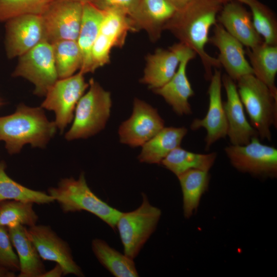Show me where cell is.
I'll return each mask as SVG.
<instances>
[{
	"mask_svg": "<svg viewBox=\"0 0 277 277\" xmlns=\"http://www.w3.org/2000/svg\"><path fill=\"white\" fill-rule=\"evenodd\" d=\"M222 4L216 0H190L183 9L176 11L165 24L179 41L197 55L204 66L205 78L210 80L212 68H219L217 58L205 50L209 42L210 28L217 23V16Z\"/></svg>",
	"mask_w": 277,
	"mask_h": 277,
	"instance_id": "obj_1",
	"label": "cell"
},
{
	"mask_svg": "<svg viewBox=\"0 0 277 277\" xmlns=\"http://www.w3.org/2000/svg\"><path fill=\"white\" fill-rule=\"evenodd\" d=\"M57 128L41 107H30L21 104L13 113L0 117V141L5 142L10 154H15L26 144L44 147Z\"/></svg>",
	"mask_w": 277,
	"mask_h": 277,
	"instance_id": "obj_2",
	"label": "cell"
},
{
	"mask_svg": "<svg viewBox=\"0 0 277 277\" xmlns=\"http://www.w3.org/2000/svg\"><path fill=\"white\" fill-rule=\"evenodd\" d=\"M48 193L56 201L64 213L88 211L100 218L114 230L122 212L109 206L89 187L84 172L78 178L62 179Z\"/></svg>",
	"mask_w": 277,
	"mask_h": 277,
	"instance_id": "obj_3",
	"label": "cell"
},
{
	"mask_svg": "<svg viewBox=\"0 0 277 277\" xmlns=\"http://www.w3.org/2000/svg\"><path fill=\"white\" fill-rule=\"evenodd\" d=\"M237 89L250 124L262 140L271 141L272 126H276L277 96L253 74L242 76Z\"/></svg>",
	"mask_w": 277,
	"mask_h": 277,
	"instance_id": "obj_4",
	"label": "cell"
},
{
	"mask_svg": "<svg viewBox=\"0 0 277 277\" xmlns=\"http://www.w3.org/2000/svg\"><path fill=\"white\" fill-rule=\"evenodd\" d=\"M88 90L78 101L73 123L65 134L68 141L86 138L103 130L111 112V94L93 78L89 82Z\"/></svg>",
	"mask_w": 277,
	"mask_h": 277,
	"instance_id": "obj_5",
	"label": "cell"
},
{
	"mask_svg": "<svg viewBox=\"0 0 277 277\" xmlns=\"http://www.w3.org/2000/svg\"><path fill=\"white\" fill-rule=\"evenodd\" d=\"M142 197L140 206L133 211L122 212L116 225L124 254L133 260L155 231L162 214L146 194L142 193Z\"/></svg>",
	"mask_w": 277,
	"mask_h": 277,
	"instance_id": "obj_6",
	"label": "cell"
},
{
	"mask_svg": "<svg viewBox=\"0 0 277 277\" xmlns=\"http://www.w3.org/2000/svg\"><path fill=\"white\" fill-rule=\"evenodd\" d=\"M12 76L27 80L34 86L35 95L45 96L58 80L52 44L42 41L19 56Z\"/></svg>",
	"mask_w": 277,
	"mask_h": 277,
	"instance_id": "obj_7",
	"label": "cell"
},
{
	"mask_svg": "<svg viewBox=\"0 0 277 277\" xmlns=\"http://www.w3.org/2000/svg\"><path fill=\"white\" fill-rule=\"evenodd\" d=\"M224 151L238 170L252 175L275 177L277 175V149L262 144L258 137L245 145H230Z\"/></svg>",
	"mask_w": 277,
	"mask_h": 277,
	"instance_id": "obj_8",
	"label": "cell"
},
{
	"mask_svg": "<svg viewBox=\"0 0 277 277\" xmlns=\"http://www.w3.org/2000/svg\"><path fill=\"white\" fill-rule=\"evenodd\" d=\"M84 75L78 72L58 79L48 90L41 104L42 108L54 112V123L61 132L73 120L76 105L89 87Z\"/></svg>",
	"mask_w": 277,
	"mask_h": 277,
	"instance_id": "obj_9",
	"label": "cell"
},
{
	"mask_svg": "<svg viewBox=\"0 0 277 277\" xmlns=\"http://www.w3.org/2000/svg\"><path fill=\"white\" fill-rule=\"evenodd\" d=\"M83 4L69 0H54L41 14L44 40L53 44L77 39Z\"/></svg>",
	"mask_w": 277,
	"mask_h": 277,
	"instance_id": "obj_10",
	"label": "cell"
},
{
	"mask_svg": "<svg viewBox=\"0 0 277 277\" xmlns=\"http://www.w3.org/2000/svg\"><path fill=\"white\" fill-rule=\"evenodd\" d=\"M164 127V121L156 109L135 98L131 115L118 128L120 141L131 147L142 146Z\"/></svg>",
	"mask_w": 277,
	"mask_h": 277,
	"instance_id": "obj_11",
	"label": "cell"
},
{
	"mask_svg": "<svg viewBox=\"0 0 277 277\" xmlns=\"http://www.w3.org/2000/svg\"><path fill=\"white\" fill-rule=\"evenodd\" d=\"M27 231L42 260L58 264L63 269L64 275L85 276L74 260L68 243L61 238L50 226L36 224L27 228Z\"/></svg>",
	"mask_w": 277,
	"mask_h": 277,
	"instance_id": "obj_12",
	"label": "cell"
},
{
	"mask_svg": "<svg viewBox=\"0 0 277 277\" xmlns=\"http://www.w3.org/2000/svg\"><path fill=\"white\" fill-rule=\"evenodd\" d=\"M5 27V48L10 59L21 56L44 41L41 15L16 16L6 21Z\"/></svg>",
	"mask_w": 277,
	"mask_h": 277,
	"instance_id": "obj_13",
	"label": "cell"
},
{
	"mask_svg": "<svg viewBox=\"0 0 277 277\" xmlns=\"http://www.w3.org/2000/svg\"><path fill=\"white\" fill-rule=\"evenodd\" d=\"M222 76L221 71L215 69L208 89L209 105L207 112L203 118L194 119L190 125L192 130L201 128L206 130V150L209 149L216 141L227 135V122L222 99Z\"/></svg>",
	"mask_w": 277,
	"mask_h": 277,
	"instance_id": "obj_14",
	"label": "cell"
},
{
	"mask_svg": "<svg viewBox=\"0 0 277 277\" xmlns=\"http://www.w3.org/2000/svg\"><path fill=\"white\" fill-rule=\"evenodd\" d=\"M192 50L179 42L168 49L159 48L146 57L144 75L140 82L154 90L159 88L175 74L182 58Z\"/></svg>",
	"mask_w": 277,
	"mask_h": 277,
	"instance_id": "obj_15",
	"label": "cell"
},
{
	"mask_svg": "<svg viewBox=\"0 0 277 277\" xmlns=\"http://www.w3.org/2000/svg\"><path fill=\"white\" fill-rule=\"evenodd\" d=\"M227 100L223 106L227 122V135L232 145H245L254 137H259L255 129L247 121L243 105L235 81L228 75L222 76Z\"/></svg>",
	"mask_w": 277,
	"mask_h": 277,
	"instance_id": "obj_16",
	"label": "cell"
},
{
	"mask_svg": "<svg viewBox=\"0 0 277 277\" xmlns=\"http://www.w3.org/2000/svg\"><path fill=\"white\" fill-rule=\"evenodd\" d=\"M213 34L208 43L219 51L217 60L227 74L235 82L242 76L253 74L250 63L247 60L243 45L228 33L219 23L214 26Z\"/></svg>",
	"mask_w": 277,
	"mask_h": 277,
	"instance_id": "obj_17",
	"label": "cell"
},
{
	"mask_svg": "<svg viewBox=\"0 0 277 277\" xmlns=\"http://www.w3.org/2000/svg\"><path fill=\"white\" fill-rule=\"evenodd\" d=\"M217 22L247 48H252L264 42L254 27L251 13L237 1L224 4Z\"/></svg>",
	"mask_w": 277,
	"mask_h": 277,
	"instance_id": "obj_18",
	"label": "cell"
},
{
	"mask_svg": "<svg viewBox=\"0 0 277 277\" xmlns=\"http://www.w3.org/2000/svg\"><path fill=\"white\" fill-rule=\"evenodd\" d=\"M196 55L191 51L181 60L177 70L171 79L162 87L153 90L161 96L179 115H189L192 110L189 100L194 91L188 78L186 69L188 63Z\"/></svg>",
	"mask_w": 277,
	"mask_h": 277,
	"instance_id": "obj_19",
	"label": "cell"
},
{
	"mask_svg": "<svg viewBox=\"0 0 277 277\" xmlns=\"http://www.w3.org/2000/svg\"><path fill=\"white\" fill-rule=\"evenodd\" d=\"M104 15V11L91 3L83 4L82 18L76 42L82 57V64L79 72L84 74L93 73L91 52Z\"/></svg>",
	"mask_w": 277,
	"mask_h": 277,
	"instance_id": "obj_20",
	"label": "cell"
},
{
	"mask_svg": "<svg viewBox=\"0 0 277 277\" xmlns=\"http://www.w3.org/2000/svg\"><path fill=\"white\" fill-rule=\"evenodd\" d=\"M8 230L19 260L20 269L18 276L40 277L46 271L45 267L27 234L26 227L19 225Z\"/></svg>",
	"mask_w": 277,
	"mask_h": 277,
	"instance_id": "obj_21",
	"label": "cell"
},
{
	"mask_svg": "<svg viewBox=\"0 0 277 277\" xmlns=\"http://www.w3.org/2000/svg\"><path fill=\"white\" fill-rule=\"evenodd\" d=\"M176 10L166 0H141L136 19L138 30L144 29L153 41L159 39L164 27Z\"/></svg>",
	"mask_w": 277,
	"mask_h": 277,
	"instance_id": "obj_22",
	"label": "cell"
},
{
	"mask_svg": "<svg viewBox=\"0 0 277 277\" xmlns=\"http://www.w3.org/2000/svg\"><path fill=\"white\" fill-rule=\"evenodd\" d=\"M187 132L184 127H164L141 146L138 161L147 164H161L171 151L180 146Z\"/></svg>",
	"mask_w": 277,
	"mask_h": 277,
	"instance_id": "obj_23",
	"label": "cell"
},
{
	"mask_svg": "<svg viewBox=\"0 0 277 277\" xmlns=\"http://www.w3.org/2000/svg\"><path fill=\"white\" fill-rule=\"evenodd\" d=\"M253 75L266 84L274 95L277 96L275 80L277 73V45L264 42L252 48H247Z\"/></svg>",
	"mask_w": 277,
	"mask_h": 277,
	"instance_id": "obj_24",
	"label": "cell"
},
{
	"mask_svg": "<svg viewBox=\"0 0 277 277\" xmlns=\"http://www.w3.org/2000/svg\"><path fill=\"white\" fill-rule=\"evenodd\" d=\"M136 31L133 22L126 14L116 10L105 11L96 41L111 50L121 48L128 33Z\"/></svg>",
	"mask_w": 277,
	"mask_h": 277,
	"instance_id": "obj_25",
	"label": "cell"
},
{
	"mask_svg": "<svg viewBox=\"0 0 277 277\" xmlns=\"http://www.w3.org/2000/svg\"><path fill=\"white\" fill-rule=\"evenodd\" d=\"M92 250L101 264L115 277H137L134 260L110 246L103 240L92 241Z\"/></svg>",
	"mask_w": 277,
	"mask_h": 277,
	"instance_id": "obj_26",
	"label": "cell"
},
{
	"mask_svg": "<svg viewBox=\"0 0 277 277\" xmlns=\"http://www.w3.org/2000/svg\"><path fill=\"white\" fill-rule=\"evenodd\" d=\"M217 154H201L183 149L180 146L171 151L161 162L166 168L176 176L191 169L208 171L213 165Z\"/></svg>",
	"mask_w": 277,
	"mask_h": 277,
	"instance_id": "obj_27",
	"label": "cell"
},
{
	"mask_svg": "<svg viewBox=\"0 0 277 277\" xmlns=\"http://www.w3.org/2000/svg\"><path fill=\"white\" fill-rule=\"evenodd\" d=\"M208 171L191 169L178 177L183 193L184 216L189 218L197 209L203 194L208 189L210 176Z\"/></svg>",
	"mask_w": 277,
	"mask_h": 277,
	"instance_id": "obj_28",
	"label": "cell"
},
{
	"mask_svg": "<svg viewBox=\"0 0 277 277\" xmlns=\"http://www.w3.org/2000/svg\"><path fill=\"white\" fill-rule=\"evenodd\" d=\"M5 170V163L1 162L0 202L15 200L42 205L54 202L48 193L30 189L17 183L7 175Z\"/></svg>",
	"mask_w": 277,
	"mask_h": 277,
	"instance_id": "obj_29",
	"label": "cell"
},
{
	"mask_svg": "<svg viewBox=\"0 0 277 277\" xmlns=\"http://www.w3.org/2000/svg\"><path fill=\"white\" fill-rule=\"evenodd\" d=\"M52 45L58 79L71 76L80 70L82 57L76 41L62 40Z\"/></svg>",
	"mask_w": 277,
	"mask_h": 277,
	"instance_id": "obj_30",
	"label": "cell"
},
{
	"mask_svg": "<svg viewBox=\"0 0 277 277\" xmlns=\"http://www.w3.org/2000/svg\"><path fill=\"white\" fill-rule=\"evenodd\" d=\"M33 205V203L15 200L0 202V226L10 228L36 225L38 216Z\"/></svg>",
	"mask_w": 277,
	"mask_h": 277,
	"instance_id": "obj_31",
	"label": "cell"
},
{
	"mask_svg": "<svg viewBox=\"0 0 277 277\" xmlns=\"http://www.w3.org/2000/svg\"><path fill=\"white\" fill-rule=\"evenodd\" d=\"M251 10L254 27L265 43L277 45V21L274 14L258 0H236Z\"/></svg>",
	"mask_w": 277,
	"mask_h": 277,
	"instance_id": "obj_32",
	"label": "cell"
},
{
	"mask_svg": "<svg viewBox=\"0 0 277 277\" xmlns=\"http://www.w3.org/2000/svg\"><path fill=\"white\" fill-rule=\"evenodd\" d=\"M54 0H0V22L21 15H41Z\"/></svg>",
	"mask_w": 277,
	"mask_h": 277,
	"instance_id": "obj_33",
	"label": "cell"
},
{
	"mask_svg": "<svg viewBox=\"0 0 277 277\" xmlns=\"http://www.w3.org/2000/svg\"><path fill=\"white\" fill-rule=\"evenodd\" d=\"M141 1L90 0L89 3L103 11L116 10L123 13L133 22L137 28L135 22Z\"/></svg>",
	"mask_w": 277,
	"mask_h": 277,
	"instance_id": "obj_34",
	"label": "cell"
},
{
	"mask_svg": "<svg viewBox=\"0 0 277 277\" xmlns=\"http://www.w3.org/2000/svg\"><path fill=\"white\" fill-rule=\"evenodd\" d=\"M12 246L8 228L0 226V265L15 272L19 271L20 266Z\"/></svg>",
	"mask_w": 277,
	"mask_h": 277,
	"instance_id": "obj_35",
	"label": "cell"
},
{
	"mask_svg": "<svg viewBox=\"0 0 277 277\" xmlns=\"http://www.w3.org/2000/svg\"><path fill=\"white\" fill-rule=\"evenodd\" d=\"M62 275H64L63 269L61 265L56 263L52 269L45 271L40 277H61Z\"/></svg>",
	"mask_w": 277,
	"mask_h": 277,
	"instance_id": "obj_36",
	"label": "cell"
},
{
	"mask_svg": "<svg viewBox=\"0 0 277 277\" xmlns=\"http://www.w3.org/2000/svg\"><path fill=\"white\" fill-rule=\"evenodd\" d=\"M172 6L176 11L183 9L189 3L190 0H166Z\"/></svg>",
	"mask_w": 277,
	"mask_h": 277,
	"instance_id": "obj_37",
	"label": "cell"
},
{
	"mask_svg": "<svg viewBox=\"0 0 277 277\" xmlns=\"http://www.w3.org/2000/svg\"><path fill=\"white\" fill-rule=\"evenodd\" d=\"M15 272L0 265V277H14Z\"/></svg>",
	"mask_w": 277,
	"mask_h": 277,
	"instance_id": "obj_38",
	"label": "cell"
},
{
	"mask_svg": "<svg viewBox=\"0 0 277 277\" xmlns=\"http://www.w3.org/2000/svg\"><path fill=\"white\" fill-rule=\"evenodd\" d=\"M71 1L79 2L82 4L89 2L90 0H69Z\"/></svg>",
	"mask_w": 277,
	"mask_h": 277,
	"instance_id": "obj_39",
	"label": "cell"
},
{
	"mask_svg": "<svg viewBox=\"0 0 277 277\" xmlns=\"http://www.w3.org/2000/svg\"><path fill=\"white\" fill-rule=\"evenodd\" d=\"M218 2H219L220 3H221V4H225L228 2H230V1H234V0H216ZM236 1V0H235Z\"/></svg>",
	"mask_w": 277,
	"mask_h": 277,
	"instance_id": "obj_40",
	"label": "cell"
},
{
	"mask_svg": "<svg viewBox=\"0 0 277 277\" xmlns=\"http://www.w3.org/2000/svg\"><path fill=\"white\" fill-rule=\"evenodd\" d=\"M2 105V102H1V99H0V106Z\"/></svg>",
	"mask_w": 277,
	"mask_h": 277,
	"instance_id": "obj_41",
	"label": "cell"
}]
</instances>
